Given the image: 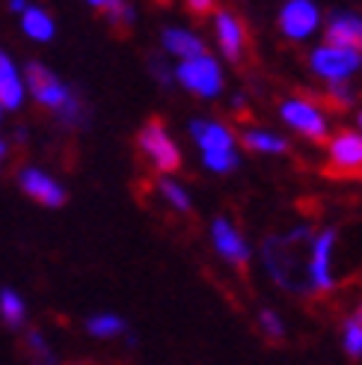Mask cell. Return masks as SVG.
Returning a JSON list of instances; mask_svg holds the SVG:
<instances>
[{
  "mask_svg": "<svg viewBox=\"0 0 362 365\" xmlns=\"http://www.w3.org/2000/svg\"><path fill=\"white\" fill-rule=\"evenodd\" d=\"M9 9L12 12H24L27 9V0H9Z\"/></svg>",
  "mask_w": 362,
  "mask_h": 365,
  "instance_id": "29",
  "label": "cell"
},
{
  "mask_svg": "<svg viewBox=\"0 0 362 365\" xmlns=\"http://www.w3.org/2000/svg\"><path fill=\"white\" fill-rule=\"evenodd\" d=\"M21 30L30 36L33 42H51L53 39V21H51V15L39 6H27L21 12Z\"/></svg>",
  "mask_w": 362,
  "mask_h": 365,
  "instance_id": "17",
  "label": "cell"
},
{
  "mask_svg": "<svg viewBox=\"0 0 362 365\" xmlns=\"http://www.w3.org/2000/svg\"><path fill=\"white\" fill-rule=\"evenodd\" d=\"M241 143L252 152H264V155H282L288 152V143L276 134H267V131H256V128H244L241 131Z\"/></svg>",
  "mask_w": 362,
  "mask_h": 365,
  "instance_id": "18",
  "label": "cell"
},
{
  "mask_svg": "<svg viewBox=\"0 0 362 365\" xmlns=\"http://www.w3.org/2000/svg\"><path fill=\"white\" fill-rule=\"evenodd\" d=\"M324 101H327L330 107H336V110H348V107L353 104V93H351L348 81L345 83H333L327 93H324Z\"/></svg>",
  "mask_w": 362,
  "mask_h": 365,
  "instance_id": "24",
  "label": "cell"
},
{
  "mask_svg": "<svg viewBox=\"0 0 362 365\" xmlns=\"http://www.w3.org/2000/svg\"><path fill=\"white\" fill-rule=\"evenodd\" d=\"M86 333L95 336V339H113V336L125 333V321L119 315L101 312V315H93V318L86 321Z\"/></svg>",
  "mask_w": 362,
  "mask_h": 365,
  "instance_id": "20",
  "label": "cell"
},
{
  "mask_svg": "<svg viewBox=\"0 0 362 365\" xmlns=\"http://www.w3.org/2000/svg\"><path fill=\"white\" fill-rule=\"evenodd\" d=\"M137 149H140V155L146 158L157 173H178V167H181L178 145L172 143V137L167 134V125L160 122L157 116H152L146 125L140 128Z\"/></svg>",
  "mask_w": 362,
  "mask_h": 365,
  "instance_id": "2",
  "label": "cell"
},
{
  "mask_svg": "<svg viewBox=\"0 0 362 365\" xmlns=\"http://www.w3.org/2000/svg\"><path fill=\"white\" fill-rule=\"evenodd\" d=\"M190 137L202 149V155H220V152H234V134L220 122L208 119H193L190 122Z\"/></svg>",
  "mask_w": 362,
  "mask_h": 365,
  "instance_id": "13",
  "label": "cell"
},
{
  "mask_svg": "<svg viewBox=\"0 0 362 365\" xmlns=\"http://www.w3.org/2000/svg\"><path fill=\"white\" fill-rule=\"evenodd\" d=\"M0 315H4L9 330H21L24 315H27V306H24V300H21L18 291H12V288L0 291Z\"/></svg>",
  "mask_w": 362,
  "mask_h": 365,
  "instance_id": "19",
  "label": "cell"
},
{
  "mask_svg": "<svg viewBox=\"0 0 362 365\" xmlns=\"http://www.w3.org/2000/svg\"><path fill=\"white\" fill-rule=\"evenodd\" d=\"M353 321H356V324H362V303L356 306V312H353Z\"/></svg>",
  "mask_w": 362,
  "mask_h": 365,
  "instance_id": "30",
  "label": "cell"
},
{
  "mask_svg": "<svg viewBox=\"0 0 362 365\" xmlns=\"http://www.w3.org/2000/svg\"><path fill=\"white\" fill-rule=\"evenodd\" d=\"M211 232H214V247H217V252H220L223 259H229L232 264L247 267V262H249V247L244 244L241 232L234 229V226L226 220V217H217L214 226H211Z\"/></svg>",
  "mask_w": 362,
  "mask_h": 365,
  "instance_id": "14",
  "label": "cell"
},
{
  "mask_svg": "<svg viewBox=\"0 0 362 365\" xmlns=\"http://www.w3.org/2000/svg\"><path fill=\"white\" fill-rule=\"evenodd\" d=\"M86 4H89V6H95V9H101V6L107 4V0H86Z\"/></svg>",
  "mask_w": 362,
  "mask_h": 365,
  "instance_id": "31",
  "label": "cell"
},
{
  "mask_svg": "<svg viewBox=\"0 0 362 365\" xmlns=\"http://www.w3.org/2000/svg\"><path fill=\"white\" fill-rule=\"evenodd\" d=\"M24 86L30 89L33 98L39 101L42 107H48L51 113H57L60 107L71 98V93H75V89L66 86V83H63L57 75H53V71H51L48 66L36 63V60L24 66Z\"/></svg>",
  "mask_w": 362,
  "mask_h": 365,
  "instance_id": "3",
  "label": "cell"
},
{
  "mask_svg": "<svg viewBox=\"0 0 362 365\" xmlns=\"http://www.w3.org/2000/svg\"><path fill=\"white\" fill-rule=\"evenodd\" d=\"M101 9H104V15H107V24H110L113 30H119V33L131 30V24H134V9H131V4H125V0H107Z\"/></svg>",
  "mask_w": 362,
  "mask_h": 365,
  "instance_id": "21",
  "label": "cell"
},
{
  "mask_svg": "<svg viewBox=\"0 0 362 365\" xmlns=\"http://www.w3.org/2000/svg\"><path fill=\"white\" fill-rule=\"evenodd\" d=\"M282 119L306 140H315V143L327 140V116H324L321 107H315L312 101H306L300 96L282 101Z\"/></svg>",
  "mask_w": 362,
  "mask_h": 365,
  "instance_id": "6",
  "label": "cell"
},
{
  "mask_svg": "<svg viewBox=\"0 0 362 365\" xmlns=\"http://www.w3.org/2000/svg\"><path fill=\"white\" fill-rule=\"evenodd\" d=\"M324 39L333 48H348V51L362 53V18L353 12H333L327 18Z\"/></svg>",
  "mask_w": 362,
  "mask_h": 365,
  "instance_id": "11",
  "label": "cell"
},
{
  "mask_svg": "<svg viewBox=\"0 0 362 365\" xmlns=\"http://www.w3.org/2000/svg\"><path fill=\"white\" fill-rule=\"evenodd\" d=\"M0 119H4V107H0Z\"/></svg>",
  "mask_w": 362,
  "mask_h": 365,
  "instance_id": "34",
  "label": "cell"
},
{
  "mask_svg": "<svg viewBox=\"0 0 362 365\" xmlns=\"http://www.w3.org/2000/svg\"><path fill=\"white\" fill-rule=\"evenodd\" d=\"M262 330H264V336L270 341H282L285 339V327H282L279 315L270 312V309H264V312H262Z\"/></svg>",
  "mask_w": 362,
  "mask_h": 365,
  "instance_id": "27",
  "label": "cell"
},
{
  "mask_svg": "<svg viewBox=\"0 0 362 365\" xmlns=\"http://www.w3.org/2000/svg\"><path fill=\"white\" fill-rule=\"evenodd\" d=\"M345 351L348 356H362V324H356L353 318L345 321Z\"/></svg>",
  "mask_w": 362,
  "mask_h": 365,
  "instance_id": "25",
  "label": "cell"
},
{
  "mask_svg": "<svg viewBox=\"0 0 362 365\" xmlns=\"http://www.w3.org/2000/svg\"><path fill=\"white\" fill-rule=\"evenodd\" d=\"M157 190H160V196H164L175 211H181V214L190 211V196H187V190L181 187V185H175L172 178H160V181H157Z\"/></svg>",
  "mask_w": 362,
  "mask_h": 365,
  "instance_id": "22",
  "label": "cell"
},
{
  "mask_svg": "<svg viewBox=\"0 0 362 365\" xmlns=\"http://www.w3.org/2000/svg\"><path fill=\"white\" fill-rule=\"evenodd\" d=\"M202 163L214 173H232L238 167V152H220V155H202Z\"/></svg>",
  "mask_w": 362,
  "mask_h": 365,
  "instance_id": "26",
  "label": "cell"
},
{
  "mask_svg": "<svg viewBox=\"0 0 362 365\" xmlns=\"http://www.w3.org/2000/svg\"><path fill=\"white\" fill-rule=\"evenodd\" d=\"M18 187L24 190V196H30L33 202H39L45 208H63L68 193L63 190L60 181H53L48 173L36 170V167H24L18 173Z\"/></svg>",
  "mask_w": 362,
  "mask_h": 365,
  "instance_id": "7",
  "label": "cell"
},
{
  "mask_svg": "<svg viewBox=\"0 0 362 365\" xmlns=\"http://www.w3.org/2000/svg\"><path fill=\"white\" fill-rule=\"evenodd\" d=\"M21 104H24V78L18 75L9 53L0 51V107L4 110H18Z\"/></svg>",
  "mask_w": 362,
  "mask_h": 365,
  "instance_id": "15",
  "label": "cell"
},
{
  "mask_svg": "<svg viewBox=\"0 0 362 365\" xmlns=\"http://www.w3.org/2000/svg\"><path fill=\"white\" fill-rule=\"evenodd\" d=\"M336 238H338L336 229H324L315 235V244H312V288H315V294L330 291L336 285L333 273H330V255H333Z\"/></svg>",
  "mask_w": 362,
  "mask_h": 365,
  "instance_id": "12",
  "label": "cell"
},
{
  "mask_svg": "<svg viewBox=\"0 0 362 365\" xmlns=\"http://www.w3.org/2000/svg\"><path fill=\"white\" fill-rule=\"evenodd\" d=\"M160 39H164L167 53H172V57H181V63H185V60H196V57H205V53H208L205 42L199 39V36H193L187 30H178V27H167Z\"/></svg>",
  "mask_w": 362,
  "mask_h": 365,
  "instance_id": "16",
  "label": "cell"
},
{
  "mask_svg": "<svg viewBox=\"0 0 362 365\" xmlns=\"http://www.w3.org/2000/svg\"><path fill=\"white\" fill-rule=\"evenodd\" d=\"M172 75L178 78L181 86H187L190 93L202 96V98H214L217 93L223 89V75H220V66H217L214 57H196V60H185Z\"/></svg>",
  "mask_w": 362,
  "mask_h": 365,
  "instance_id": "4",
  "label": "cell"
},
{
  "mask_svg": "<svg viewBox=\"0 0 362 365\" xmlns=\"http://www.w3.org/2000/svg\"><path fill=\"white\" fill-rule=\"evenodd\" d=\"M214 27H217V42H220L226 60L241 66L244 63V48H247V30L244 21L229 9H217L214 12Z\"/></svg>",
  "mask_w": 362,
  "mask_h": 365,
  "instance_id": "10",
  "label": "cell"
},
{
  "mask_svg": "<svg viewBox=\"0 0 362 365\" xmlns=\"http://www.w3.org/2000/svg\"><path fill=\"white\" fill-rule=\"evenodd\" d=\"M359 128H362V113H359Z\"/></svg>",
  "mask_w": 362,
  "mask_h": 365,
  "instance_id": "35",
  "label": "cell"
},
{
  "mask_svg": "<svg viewBox=\"0 0 362 365\" xmlns=\"http://www.w3.org/2000/svg\"><path fill=\"white\" fill-rule=\"evenodd\" d=\"M60 119V125H68V128H81L83 122H86V110H83V101H81V96L78 93H71V98L60 107L57 113H53Z\"/></svg>",
  "mask_w": 362,
  "mask_h": 365,
  "instance_id": "23",
  "label": "cell"
},
{
  "mask_svg": "<svg viewBox=\"0 0 362 365\" xmlns=\"http://www.w3.org/2000/svg\"><path fill=\"white\" fill-rule=\"evenodd\" d=\"M315 229L303 223L285 235H270L262 247V259L282 291L288 294H315L312 288V244H315Z\"/></svg>",
  "mask_w": 362,
  "mask_h": 365,
  "instance_id": "1",
  "label": "cell"
},
{
  "mask_svg": "<svg viewBox=\"0 0 362 365\" xmlns=\"http://www.w3.org/2000/svg\"><path fill=\"white\" fill-rule=\"evenodd\" d=\"M362 66V53L348 51V48H333V45H321L312 51V68L315 75L330 81V83H345L353 71Z\"/></svg>",
  "mask_w": 362,
  "mask_h": 365,
  "instance_id": "5",
  "label": "cell"
},
{
  "mask_svg": "<svg viewBox=\"0 0 362 365\" xmlns=\"http://www.w3.org/2000/svg\"><path fill=\"white\" fill-rule=\"evenodd\" d=\"M157 4H160V6H167V4H170V0H157Z\"/></svg>",
  "mask_w": 362,
  "mask_h": 365,
  "instance_id": "33",
  "label": "cell"
},
{
  "mask_svg": "<svg viewBox=\"0 0 362 365\" xmlns=\"http://www.w3.org/2000/svg\"><path fill=\"white\" fill-rule=\"evenodd\" d=\"M185 6H187V12L196 15V18H205V15H211V12L217 9L214 0H185Z\"/></svg>",
  "mask_w": 362,
  "mask_h": 365,
  "instance_id": "28",
  "label": "cell"
},
{
  "mask_svg": "<svg viewBox=\"0 0 362 365\" xmlns=\"http://www.w3.org/2000/svg\"><path fill=\"white\" fill-rule=\"evenodd\" d=\"M4 155H6V143H0V160H4Z\"/></svg>",
  "mask_w": 362,
  "mask_h": 365,
  "instance_id": "32",
  "label": "cell"
},
{
  "mask_svg": "<svg viewBox=\"0 0 362 365\" xmlns=\"http://www.w3.org/2000/svg\"><path fill=\"white\" fill-rule=\"evenodd\" d=\"M330 175H362V134L341 131L330 140Z\"/></svg>",
  "mask_w": 362,
  "mask_h": 365,
  "instance_id": "8",
  "label": "cell"
},
{
  "mask_svg": "<svg viewBox=\"0 0 362 365\" xmlns=\"http://www.w3.org/2000/svg\"><path fill=\"white\" fill-rule=\"evenodd\" d=\"M321 12L312 0H288L279 12V30L288 36V39H306L318 30Z\"/></svg>",
  "mask_w": 362,
  "mask_h": 365,
  "instance_id": "9",
  "label": "cell"
}]
</instances>
